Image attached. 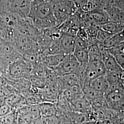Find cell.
I'll return each mask as SVG.
<instances>
[{
    "mask_svg": "<svg viewBox=\"0 0 124 124\" xmlns=\"http://www.w3.org/2000/svg\"><path fill=\"white\" fill-rule=\"evenodd\" d=\"M73 54L80 63V68L85 70L89 61L88 49L75 47Z\"/></svg>",
    "mask_w": 124,
    "mask_h": 124,
    "instance_id": "12",
    "label": "cell"
},
{
    "mask_svg": "<svg viewBox=\"0 0 124 124\" xmlns=\"http://www.w3.org/2000/svg\"><path fill=\"white\" fill-rule=\"evenodd\" d=\"M112 36V35L100 28V29L98 30V32L97 36V40L98 41V42L103 44Z\"/></svg>",
    "mask_w": 124,
    "mask_h": 124,
    "instance_id": "21",
    "label": "cell"
},
{
    "mask_svg": "<svg viewBox=\"0 0 124 124\" xmlns=\"http://www.w3.org/2000/svg\"><path fill=\"white\" fill-rule=\"evenodd\" d=\"M62 120L57 115L50 116H40L34 122V124H61Z\"/></svg>",
    "mask_w": 124,
    "mask_h": 124,
    "instance_id": "18",
    "label": "cell"
},
{
    "mask_svg": "<svg viewBox=\"0 0 124 124\" xmlns=\"http://www.w3.org/2000/svg\"><path fill=\"white\" fill-rule=\"evenodd\" d=\"M102 59L105 67L106 72H121V69L114 57L104 46L102 50Z\"/></svg>",
    "mask_w": 124,
    "mask_h": 124,
    "instance_id": "7",
    "label": "cell"
},
{
    "mask_svg": "<svg viewBox=\"0 0 124 124\" xmlns=\"http://www.w3.org/2000/svg\"><path fill=\"white\" fill-rule=\"evenodd\" d=\"M124 41V30L111 36L102 44L106 49H109Z\"/></svg>",
    "mask_w": 124,
    "mask_h": 124,
    "instance_id": "16",
    "label": "cell"
},
{
    "mask_svg": "<svg viewBox=\"0 0 124 124\" xmlns=\"http://www.w3.org/2000/svg\"><path fill=\"white\" fill-rule=\"evenodd\" d=\"M44 54L43 63L51 70H53L58 66L65 55L62 54H46L44 53Z\"/></svg>",
    "mask_w": 124,
    "mask_h": 124,
    "instance_id": "15",
    "label": "cell"
},
{
    "mask_svg": "<svg viewBox=\"0 0 124 124\" xmlns=\"http://www.w3.org/2000/svg\"><path fill=\"white\" fill-rule=\"evenodd\" d=\"M6 41H5L3 40V39H2L1 38H0V47L2 45H3L5 43H6Z\"/></svg>",
    "mask_w": 124,
    "mask_h": 124,
    "instance_id": "24",
    "label": "cell"
},
{
    "mask_svg": "<svg viewBox=\"0 0 124 124\" xmlns=\"http://www.w3.org/2000/svg\"><path fill=\"white\" fill-rule=\"evenodd\" d=\"M32 70V65L21 57L9 64L5 74L9 81H16L26 78Z\"/></svg>",
    "mask_w": 124,
    "mask_h": 124,
    "instance_id": "4",
    "label": "cell"
},
{
    "mask_svg": "<svg viewBox=\"0 0 124 124\" xmlns=\"http://www.w3.org/2000/svg\"><path fill=\"white\" fill-rule=\"evenodd\" d=\"M76 37L66 34H62L57 41L60 53L63 55L73 54L75 48Z\"/></svg>",
    "mask_w": 124,
    "mask_h": 124,
    "instance_id": "6",
    "label": "cell"
},
{
    "mask_svg": "<svg viewBox=\"0 0 124 124\" xmlns=\"http://www.w3.org/2000/svg\"><path fill=\"white\" fill-rule=\"evenodd\" d=\"M113 56L121 69L124 71V53L116 54Z\"/></svg>",
    "mask_w": 124,
    "mask_h": 124,
    "instance_id": "23",
    "label": "cell"
},
{
    "mask_svg": "<svg viewBox=\"0 0 124 124\" xmlns=\"http://www.w3.org/2000/svg\"><path fill=\"white\" fill-rule=\"evenodd\" d=\"M12 111L11 108L5 102L0 105V117L8 115Z\"/></svg>",
    "mask_w": 124,
    "mask_h": 124,
    "instance_id": "22",
    "label": "cell"
},
{
    "mask_svg": "<svg viewBox=\"0 0 124 124\" xmlns=\"http://www.w3.org/2000/svg\"><path fill=\"white\" fill-rule=\"evenodd\" d=\"M33 124H34V123H33Z\"/></svg>",
    "mask_w": 124,
    "mask_h": 124,
    "instance_id": "26",
    "label": "cell"
},
{
    "mask_svg": "<svg viewBox=\"0 0 124 124\" xmlns=\"http://www.w3.org/2000/svg\"><path fill=\"white\" fill-rule=\"evenodd\" d=\"M27 17L33 25L39 30H43L57 27L53 15V5L51 1L34 0Z\"/></svg>",
    "mask_w": 124,
    "mask_h": 124,
    "instance_id": "1",
    "label": "cell"
},
{
    "mask_svg": "<svg viewBox=\"0 0 124 124\" xmlns=\"http://www.w3.org/2000/svg\"><path fill=\"white\" fill-rule=\"evenodd\" d=\"M62 96L70 103L84 96L82 89L80 85H75L65 90Z\"/></svg>",
    "mask_w": 124,
    "mask_h": 124,
    "instance_id": "9",
    "label": "cell"
},
{
    "mask_svg": "<svg viewBox=\"0 0 124 124\" xmlns=\"http://www.w3.org/2000/svg\"><path fill=\"white\" fill-rule=\"evenodd\" d=\"M82 90L85 98L90 102V103L100 98L102 96L101 94L98 93L90 86L85 87L82 88Z\"/></svg>",
    "mask_w": 124,
    "mask_h": 124,
    "instance_id": "19",
    "label": "cell"
},
{
    "mask_svg": "<svg viewBox=\"0 0 124 124\" xmlns=\"http://www.w3.org/2000/svg\"><path fill=\"white\" fill-rule=\"evenodd\" d=\"M40 116H50L57 115L58 109L56 104L54 102H43L38 105Z\"/></svg>",
    "mask_w": 124,
    "mask_h": 124,
    "instance_id": "13",
    "label": "cell"
},
{
    "mask_svg": "<svg viewBox=\"0 0 124 124\" xmlns=\"http://www.w3.org/2000/svg\"><path fill=\"white\" fill-rule=\"evenodd\" d=\"M0 124H18L17 113L12 111L8 115L0 117Z\"/></svg>",
    "mask_w": 124,
    "mask_h": 124,
    "instance_id": "20",
    "label": "cell"
},
{
    "mask_svg": "<svg viewBox=\"0 0 124 124\" xmlns=\"http://www.w3.org/2000/svg\"><path fill=\"white\" fill-rule=\"evenodd\" d=\"M89 86L102 96L106 95L108 91L109 85L106 74L93 80L90 82Z\"/></svg>",
    "mask_w": 124,
    "mask_h": 124,
    "instance_id": "8",
    "label": "cell"
},
{
    "mask_svg": "<svg viewBox=\"0 0 124 124\" xmlns=\"http://www.w3.org/2000/svg\"><path fill=\"white\" fill-rule=\"evenodd\" d=\"M106 73V70L101 57L89 55V61L82 76L80 78L82 89L89 86L90 82L98 77Z\"/></svg>",
    "mask_w": 124,
    "mask_h": 124,
    "instance_id": "2",
    "label": "cell"
},
{
    "mask_svg": "<svg viewBox=\"0 0 124 124\" xmlns=\"http://www.w3.org/2000/svg\"><path fill=\"white\" fill-rule=\"evenodd\" d=\"M5 102L12 108V111H16L23 105L26 104L25 98L20 93H12L5 98Z\"/></svg>",
    "mask_w": 124,
    "mask_h": 124,
    "instance_id": "10",
    "label": "cell"
},
{
    "mask_svg": "<svg viewBox=\"0 0 124 124\" xmlns=\"http://www.w3.org/2000/svg\"><path fill=\"white\" fill-rule=\"evenodd\" d=\"M53 15L58 27L79 9L73 0H53Z\"/></svg>",
    "mask_w": 124,
    "mask_h": 124,
    "instance_id": "3",
    "label": "cell"
},
{
    "mask_svg": "<svg viewBox=\"0 0 124 124\" xmlns=\"http://www.w3.org/2000/svg\"><path fill=\"white\" fill-rule=\"evenodd\" d=\"M70 108L72 110L80 113H87L91 109L90 102L84 96L70 103Z\"/></svg>",
    "mask_w": 124,
    "mask_h": 124,
    "instance_id": "11",
    "label": "cell"
},
{
    "mask_svg": "<svg viewBox=\"0 0 124 124\" xmlns=\"http://www.w3.org/2000/svg\"><path fill=\"white\" fill-rule=\"evenodd\" d=\"M32 0V1H33V0Z\"/></svg>",
    "mask_w": 124,
    "mask_h": 124,
    "instance_id": "25",
    "label": "cell"
},
{
    "mask_svg": "<svg viewBox=\"0 0 124 124\" xmlns=\"http://www.w3.org/2000/svg\"><path fill=\"white\" fill-rule=\"evenodd\" d=\"M79 67L80 63L73 53L65 55L59 64L52 70L57 76L60 77L72 74H77Z\"/></svg>",
    "mask_w": 124,
    "mask_h": 124,
    "instance_id": "5",
    "label": "cell"
},
{
    "mask_svg": "<svg viewBox=\"0 0 124 124\" xmlns=\"http://www.w3.org/2000/svg\"><path fill=\"white\" fill-rule=\"evenodd\" d=\"M100 29L113 35L124 30V25L110 21L100 26Z\"/></svg>",
    "mask_w": 124,
    "mask_h": 124,
    "instance_id": "17",
    "label": "cell"
},
{
    "mask_svg": "<svg viewBox=\"0 0 124 124\" xmlns=\"http://www.w3.org/2000/svg\"><path fill=\"white\" fill-rule=\"evenodd\" d=\"M104 10L108 15L111 21L124 25V11L111 7H106Z\"/></svg>",
    "mask_w": 124,
    "mask_h": 124,
    "instance_id": "14",
    "label": "cell"
}]
</instances>
